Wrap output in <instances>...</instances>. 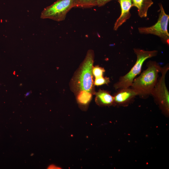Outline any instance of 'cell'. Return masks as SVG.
Returning <instances> with one entry per match:
<instances>
[{
	"mask_svg": "<svg viewBox=\"0 0 169 169\" xmlns=\"http://www.w3.org/2000/svg\"><path fill=\"white\" fill-rule=\"evenodd\" d=\"M169 69L168 64L161 67V76L158 79L151 94L161 110L167 115L169 110V92L165 83V77Z\"/></svg>",
	"mask_w": 169,
	"mask_h": 169,
	"instance_id": "cell-5",
	"label": "cell"
},
{
	"mask_svg": "<svg viewBox=\"0 0 169 169\" xmlns=\"http://www.w3.org/2000/svg\"><path fill=\"white\" fill-rule=\"evenodd\" d=\"M118 90L113 96L115 105L127 106L138 95L137 92L131 87Z\"/></svg>",
	"mask_w": 169,
	"mask_h": 169,
	"instance_id": "cell-7",
	"label": "cell"
},
{
	"mask_svg": "<svg viewBox=\"0 0 169 169\" xmlns=\"http://www.w3.org/2000/svg\"><path fill=\"white\" fill-rule=\"evenodd\" d=\"M121 10V14L115 23L113 29L117 30L131 16L130 9L133 7L131 0H118Z\"/></svg>",
	"mask_w": 169,
	"mask_h": 169,
	"instance_id": "cell-8",
	"label": "cell"
},
{
	"mask_svg": "<svg viewBox=\"0 0 169 169\" xmlns=\"http://www.w3.org/2000/svg\"><path fill=\"white\" fill-rule=\"evenodd\" d=\"M147 68L138 77L134 79L131 86L142 98H145L151 95L156 85L161 67L156 61H149Z\"/></svg>",
	"mask_w": 169,
	"mask_h": 169,
	"instance_id": "cell-1",
	"label": "cell"
},
{
	"mask_svg": "<svg viewBox=\"0 0 169 169\" xmlns=\"http://www.w3.org/2000/svg\"><path fill=\"white\" fill-rule=\"evenodd\" d=\"M133 50L136 55V62L130 71L120 77L118 81L114 84L116 90L131 87L134 79L141 73L144 61L148 58L156 56L158 54V51L156 50L146 51L136 48Z\"/></svg>",
	"mask_w": 169,
	"mask_h": 169,
	"instance_id": "cell-2",
	"label": "cell"
},
{
	"mask_svg": "<svg viewBox=\"0 0 169 169\" xmlns=\"http://www.w3.org/2000/svg\"><path fill=\"white\" fill-rule=\"evenodd\" d=\"M110 82V79L107 77H101L95 78L94 84L96 86H100L105 84H107Z\"/></svg>",
	"mask_w": 169,
	"mask_h": 169,
	"instance_id": "cell-14",
	"label": "cell"
},
{
	"mask_svg": "<svg viewBox=\"0 0 169 169\" xmlns=\"http://www.w3.org/2000/svg\"><path fill=\"white\" fill-rule=\"evenodd\" d=\"M95 94V102L99 106H109L114 105V97L108 91L100 89Z\"/></svg>",
	"mask_w": 169,
	"mask_h": 169,
	"instance_id": "cell-9",
	"label": "cell"
},
{
	"mask_svg": "<svg viewBox=\"0 0 169 169\" xmlns=\"http://www.w3.org/2000/svg\"><path fill=\"white\" fill-rule=\"evenodd\" d=\"M111 0H96L97 6L99 7L103 6Z\"/></svg>",
	"mask_w": 169,
	"mask_h": 169,
	"instance_id": "cell-15",
	"label": "cell"
},
{
	"mask_svg": "<svg viewBox=\"0 0 169 169\" xmlns=\"http://www.w3.org/2000/svg\"><path fill=\"white\" fill-rule=\"evenodd\" d=\"M30 93V92H29L27 93L25 95L26 96H28V95H29Z\"/></svg>",
	"mask_w": 169,
	"mask_h": 169,
	"instance_id": "cell-16",
	"label": "cell"
},
{
	"mask_svg": "<svg viewBox=\"0 0 169 169\" xmlns=\"http://www.w3.org/2000/svg\"><path fill=\"white\" fill-rule=\"evenodd\" d=\"M133 6L137 8L138 14L141 18L147 16L149 8L153 4L152 0H131Z\"/></svg>",
	"mask_w": 169,
	"mask_h": 169,
	"instance_id": "cell-10",
	"label": "cell"
},
{
	"mask_svg": "<svg viewBox=\"0 0 169 169\" xmlns=\"http://www.w3.org/2000/svg\"><path fill=\"white\" fill-rule=\"evenodd\" d=\"M92 74L95 78L103 76V73L105 72V69L98 66L93 67Z\"/></svg>",
	"mask_w": 169,
	"mask_h": 169,
	"instance_id": "cell-13",
	"label": "cell"
},
{
	"mask_svg": "<svg viewBox=\"0 0 169 169\" xmlns=\"http://www.w3.org/2000/svg\"><path fill=\"white\" fill-rule=\"evenodd\" d=\"M94 54L92 50L87 52L75 79L77 88L80 91L94 93L92 69Z\"/></svg>",
	"mask_w": 169,
	"mask_h": 169,
	"instance_id": "cell-3",
	"label": "cell"
},
{
	"mask_svg": "<svg viewBox=\"0 0 169 169\" xmlns=\"http://www.w3.org/2000/svg\"><path fill=\"white\" fill-rule=\"evenodd\" d=\"M74 7L90 8L97 6L96 0H74Z\"/></svg>",
	"mask_w": 169,
	"mask_h": 169,
	"instance_id": "cell-12",
	"label": "cell"
},
{
	"mask_svg": "<svg viewBox=\"0 0 169 169\" xmlns=\"http://www.w3.org/2000/svg\"><path fill=\"white\" fill-rule=\"evenodd\" d=\"M160 13L156 23L154 25L148 27H140L138 28L139 33L141 34H152L159 37L164 43L169 45V33L167 26L169 15L165 12L161 3L159 4Z\"/></svg>",
	"mask_w": 169,
	"mask_h": 169,
	"instance_id": "cell-4",
	"label": "cell"
},
{
	"mask_svg": "<svg viewBox=\"0 0 169 169\" xmlns=\"http://www.w3.org/2000/svg\"><path fill=\"white\" fill-rule=\"evenodd\" d=\"M74 0H57L44 9L41 13L40 18L58 22L64 20L67 13L74 7Z\"/></svg>",
	"mask_w": 169,
	"mask_h": 169,
	"instance_id": "cell-6",
	"label": "cell"
},
{
	"mask_svg": "<svg viewBox=\"0 0 169 169\" xmlns=\"http://www.w3.org/2000/svg\"><path fill=\"white\" fill-rule=\"evenodd\" d=\"M92 97V93L85 91H80L78 93L76 96L77 102L82 110H87Z\"/></svg>",
	"mask_w": 169,
	"mask_h": 169,
	"instance_id": "cell-11",
	"label": "cell"
}]
</instances>
